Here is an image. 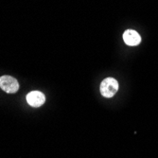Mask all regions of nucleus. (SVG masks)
<instances>
[{
  "label": "nucleus",
  "mask_w": 158,
  "mask_h": 158,
  "mask_svg": "<svg viewBox=\"0 0 158 158\" xmlns=\"http://www.w3.org/2000/svg\"><path fill=\"white\" fill-rule=\"evenodd\" d=\"M0 87L3 91L9 94L16 93L19 89V83L16 79L11 76L4 75L0 77Z\"/></svg>",
  "instance_id": "2"
},
{
  "label": "nucleus",
  "mask_w": 158,
  "mask_h": 158,
  "mask_svg": "<svg viewBox=\"0 0 158 158\" xmlns=\"http://www.w3.org/2000/svg\"><path fill=\"white\" fill-rule=\"evenodd\" d=\"M27 102L31 107H40L46 102V97L40 91H31L27 95Z\"/></svg>",
  "instance_id": "3"
},
{
  "label": "nucleus",
  "mask_w": 158,
  "mask_h": 158,
  "mask_svg": "<svg viewBox=\"0 0 158 158\" xmlns=\"http://www.w3.org/2000/svg\"><path fill=\"white\" fill-rule=\"evenodd\" d=\"M123 40L125 44L131 47H135L140 44L141 37L140 35L133 30H128L123 33Z\"/></svg>",
  "instance_id": "4"
},
{
  "label": "nucleus",
  "mask_w": 158,
  "mask_h": 158,
  "mask_svg": "<svg viewBox=\"0 0 158 158\" xmlns=\"http://www.w3.org/2000/svg\"><path fill=\"white\" fill-rule=\"evenodd\" d=\"M100 93L105 98H112L118 90V82L114 78H107L100 83Z\"/></svg>",
  "instance_id": "1"
}]
</instances>
